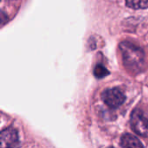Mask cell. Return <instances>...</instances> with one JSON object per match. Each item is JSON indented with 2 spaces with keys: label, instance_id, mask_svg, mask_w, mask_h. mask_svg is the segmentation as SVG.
Wrapping results in <instances>:
<instances>
[{
  "label": "cell",
  "instance_id": "cell-1",
  "mask_svg": "<svg viewBox=\"0 0 148 148\" xmlns=\"http://www.w3.org/2000/svg\"><path fill=\"white\" fill-rule=\"evenodd\" d=\"M120 53L126 69L132 75H137L145 69L146 56L141 48L125 41L119 45Z\"/></svg>",
  "mask_w": 148,
  "mask_h": 148
},
{
  "label": "cell",
  "instance_id": "cell-2",
  "mask_svg": "<svg viewBox=\"0 0 148 148\" xmlns=\"http://www.w3.org/2000/svg\"><path fill=\"white\" fill-rule=\"evenodd\" d=\"M130 124L133 131L141 136L148 137V120L143 115L142 112L139 109L133 111L130 118Z\"/></svg>",
  "mask_w": 148,
  "mask_h": 148
},
{
  "label": "cell",
  "instance_id": "cell-3",
  "mask_svg": "<svg viewBox=\"0 0 148 148\" xmlns=\"http://www.w3.org/2000/svg\"><path fill=\"white\" fill-rule=\"evenodd\" d=\"M101 99L103 102L109 108H116L124 103L126 96L121 89L114 88H108L103 91L101 94Z\"/></svg>",
  "mask_w": 148,
  "mask_h": 148
},
{
  "label": "cell",
  "instance_id": "cell-4",
  "mask_svg": "<svg viewBox=\"0 0 148 148\" xmlns=\"http://www.w3.org/2000/svg\"><path fill=\"white\" fill-rule=\"evenodd\" d=\"M2 147H14L18 144V134L14 127H7L0 134Z\"/></svg>",
  "mask_w": 148,
  "mask_h": 148
},
{
  "label": "cell",
  "instance_id": "cell-5",
  "mask_svg": "<svg viewBox=\"0 0 148 148\" xmlns=\"http://www.w3.org/2000/svg\"><path fill=\"white\" fill-rule=\"evenodd\" d=\"M121 146L122 147H143L141 141L134 135L130 134H125L121 138Z\"/></svg>",
  "mask_w": 148,
  "mask_h": 148
},
{
  "label": "cell",
  "instance_id": "cell-6",
  "mask_svg": "<svg viewBox=\"0 0 148 148\" xmlns=\"http://www.w3.org/2000/svg\"><path fill=\"white\" fill-rule=\"evenodd\" d=\"M126 5L134 10L148 8V0H126Z\"/></svg>",
  "mask_w": 148,
  "mask_h": 148
},
{
  "label": "cell",
  "instance_id": "cell-7",
  "mask_svg": "<svg viewBox=\"0 0 148 148\" xmlns=\"http://www.w3.org/2000/svg\"><path fill=\"white\" fill-rule=\"evenodd\" d=\"M94 75L95 77L98 79H101L103 77H106L107 75H109V71L101 64H98L95 66V70H94Z\"/></svg>",
  "mask_w": 148,
  "mask_h": 148
}]
</instances>
